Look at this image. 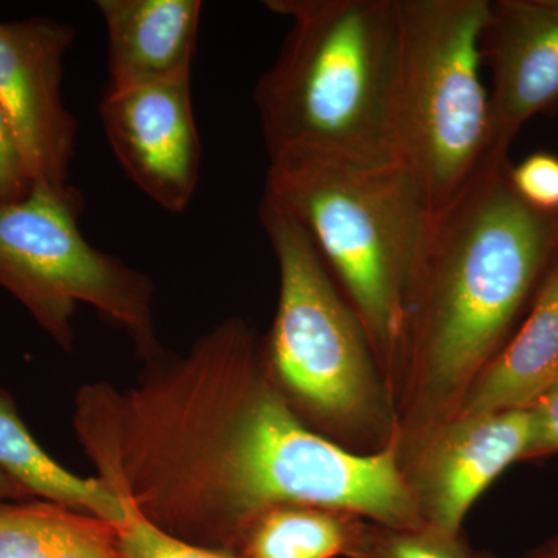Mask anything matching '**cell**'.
<instances>
[{
  "instance_id": "1",
  "label": "cell",
  "mask_w": 558,
  "mask_h": 558,
  "mask_svg": "<svg viewBox=\"0 0 558 558\" xmlns=\"http://www.w3.org/2000/svg\"><path fill=\"white\" fill-rule=\"evenodd\" d=\"M73 427L121 501L171 537L231 557L260 513L310 505L389 527L424 526L398 439L359 454L301 421L244 318L220 322L186 354L145 362L134 387L84 385Z\"/></svg>"
},
{
  "instance_id": "2",
  "label": "cell",
  "mask_w": 558,
  "mask_h": 558,
  "mask_svg": "<svg viewBox=\"0 0 558 558\" xmlns=\"http://www.w3.org/2000/svg\"><path fill=\"white\" fill-rule=\"evenodd\" d=\"M509 168L492 159L433 215L391 392L399 454L458 416L557 252V216L521 199Z\"/></svg>"
},
{
  "instance_id": "3",
  "label": "cell",
  "mask_w": 558,
  "mask_h": 558,
  "mask_svg": "<svg viewBox=\"0 0 558 558\" xmlns=\"http://www.w3.org/2000/svg\"><path fill=\"white\" fill-rule=\"evenodd\" d=\"M264 5L290 22L277 61L253 94L269 159L400 163L398 0Z\"/></svg>"
},
{
  "instance_id": "4",
  "label": "cell",
  "mask_w": 558,
  "mask_h": 558,
  "mask_svg": "<svg viewBox=\"0 0 558 558\" xmlns=\"http://www.w3.org/2000/svg\"><path fill=\"white\" fill-rule=\"evenodd\" d=\"M264 194L314 241L365 329L391 398L407 299L435 215L424 190L402 163L279 157L270 160Z\"/></svg>"
},
{
  "instance_id": "5",
  "label": "cell",
  "mask_w": 558,
  "mask_h": 558,
  "mask_svg": "<svg viewBox=\"0 0 558 558\" xmlns=\"http://www.w3.org/2000/svg\"><path fill=\"white\" fill-rule=\"evenodd\" d=\"M259 220L278 260V306L264 362L301 421L341 449L373 454L398 439L387 385L362 323L299 219L264 194Z\"/></svg>"
},
{
  "instance_id": "6",
  "label": "cell",
  "mask_w": 558,
  "mask_h": 558,
  "mask_svg": "<svg viewBox=\"0 0 558 558\" xmlns=\"http://www.w3.org/2000/svg\"><path fill=\"white\" fill-rule=\"evenodd\" d=\"M488 9L490 0H398L399 159L433 213L497 159L480 75Z\"/></svg>"
},
{
  "instance_id": "7",
  "label": "cell",
  "mask_w": 558,
  "mask_h": 558,
  "mask_svg": "<svg viewBox=\"0 0 558 558\" xmlns=\"http://www.w3.org/2000/svg\"><path fill=\"white\" fill-rule=\"evenodd\" d=\"M84 205L73 186L44 183L0 205V288L64 351L75 347L73 317L87 304L131 337L138 357H159L153 281L87 242L80 230Z\"/></svg>"
},
{
  "instance_id": "8",
  "label": "cell",
  "mask_w": 558,
  "mask_h": 558,
  "mask_svg": "<svg viewBox=\"0 0 558 558\" xmlns=\"http://www.w3.org/2000/svg\"><path fill=\"white\" fill-rule=\"evenodd\" d=\"M75 31L50 17L0 21V108L33 183L68 189L78 123L62 98Z\"/></svg>"
},
{
  "instance_id": "9",
  "label": "cell",
  "mask_w": 558,
  "mask_h": 558,
  "mask_svg": "<svg viewBox=\"0 0 558 558\" xmlns=\"http://www.w3.org/2000/svg\"><path fill=\"white\" fill-rule=\"evenodd\" d=\"M531 439V410H512L451 418L403 451L400 470L422 521L461 535L476 499L526 459Z\"/></svg>"
},
{
  "instance_id": "10",
  "label": "cell",
  "mask_w": 558,
  "mask_h": 558,
  "mask_svg": "<svg viewBox=\"0 0 558 558\" xmlns=\"http://www.w3.org/2000/svg\"><path fill=\"white\" fill-rule=\"evenodd\" d=\"M100 117L109 146L132 182L167 211H185L199 186L202 161L191 76L105 90Z\"/></svg>"
},
{
  "instance_id": "11",
  "label": "cell",
  "mask_w": 558,
  "mask_h": 558,
  "mask_svg": "<svg viewBox=\"0 0 558 558\" xmlns=\"http://www.w3.org/2000/svg\"><path fill=\"white\" fill-rule=\"evenodd\" d=\"M481 57L492 72L494 157L523 124L558 112V0H490Z\"/></svg>"
},
{
  "instance_id": "12",
  "label": "cell",
  "mask_w": 558,
  "mask_h": 558,
  "mask_svg": "<svg viewBox=\"0 0 558 558\" xmlns=\"http://www.w3.org/2000/svg\"><path fill=\"white\" fill-rule=\"evenodd\" d=\"M108 33L106 92L191 76L201 0H98Z\"/></svg>"
},
{
  "instance_id": "13",
  "label": "cell",
  "mask_w": 558,
  "mask_h": 558,
  "mask_svg": "<svg viewBox=\"0 0 558 558\" xmlns=\"http://www.w3.org/2000/svg\"><path fill=\"white\" fill-rule=\"evenodd\" d=\"M557 384L558 259L543 278L526 322L481 371L458 416L527 410Z\"/></svg>"
},
{
  "instance_id": "14",
  "label": "cell",
  "mask_w": 558,
  "mask_h": 558,
  "mask_svg": "<svg viewBox=\"0 0 558 558\" xmlns=\"http://www.w3.org/2000/svg\"><path fill=\"white\" fill-rule=\"evenodd\" d=\"M0 470L28 495L90 513L113 524L124 521V506L100 478H81L58 464L33 438L16 402L0 388Z\"/></svg>"
},
{
  "instance_id": "15",
  "label": "cell",
  "mask_w": 558,
  "mask_h": 558,
  "mask_svg": "<svg viewBox=\"0 0 558 558\" xmlns=\"http://www.w3.org/2000/svg\"><path fill=\"white\" fill-rule=\"evenodd\" d=\"M373 521L344 510L282 505L253 520L233 558H359Z\"/></svg>"
},
{
  "instance_id": "16",
  "label": "cell",
  "mask_w": 558,
  "mask_h": 558,
  "mask_svg": "<svg viewBox=\"0 0 558 558\" xmlns=\"http://www.w3.org/2000/svg\"><path fill=\"white\" fill-rule=\"evenodd\" d=\"M60 508L43 499L0 501V558H53Z\"/></svg>"
},
{
  "instance_id": "17",
  "label": "cell",
  "mask_w": 558,
  "mask_h": 558,
  "mask_svg": "<svg viewBox=\"0 0 558 558\" xmlns=\"http://www.w3.org/2000/svg\"><path fill=\"white\" fill-rule=\"evenodd\" d=\"M359 558H476L461 535L432 526L389 527L371 523Z\"/></svg>"
},
{
  "instance_id": "18",
  "label": "cell",
  "mask_w": 558,
  "mask_h": 558,
  "mask_svg": "<svg viewBox=\"0 0 558 558\" xmlns=\"http://www.w3.org/2000/svg\"><path fill=\"white\" fill-rule=\"evenodd\" d=\"M53 558H126L119 529L110 521L61 506Z\"/></svg>"
},
{
  "instance_id": "19",
  "label": "cell",
  "mask_w": 558,
  "mask_h": 558,
  "mask_svg": "<svg viewBox=\"0 0 558 558\" xmlns=\"http://www.w3.org/2000/svg\"><path fill=\"white\" fill-rule=\"evenodd\" d=\"M123 506L126 515L116 526L126 558H233L171 537L143 519L132 506L126 502Z\"/></svg>"
},
{
  "instance_id": "20",
  "label": "cell",
  "mask_w": 558,
  "mask_h": 558,
  "mask_svg": "<svg viewBox=\"0 0 558 558\" xmlns=\"http://www.w3.org/2000/svg\"><path fill=\"white\" fill-rule=\"evenodd\" d=\"M513 190L531 207L542 211L558 208V157L548 153H535L509 168Z\"/></svg>"
},
{
  "instance_id": "21",
  "label": "cell",
  "mask_w": 558,
  "mask_h": 558,
  "mask_svg": "<svg viewBox=\"0 0 558 558\" xmlns=\"http://www.w3.org/2000/svg\"><path fill=\"white\" fill-rule=\"evenodd\" d=\"M33 182L5 112L0 108V205L24 199Z\"/></svg>"
},
{
  "instance_id": "22",
  "label": "cell",
  "mask_w": 558,
  "mask_h": 558,
  "mask_svg": "<svg viewBox=\"0 0 558 558\" xmlns=\"http://www.w3.org/2000/svg\"><path fill=\"white\" fill-rule=\"evenodd\" d=\"M529 410L532 439L524 461L558 454V384Z\"/></svg>"
},
{
  "instance_id": "23",
  "label": "cell",
  "mask_w": 558,
  "mask_h": 558,
  "mask_svg": "<svg viewBox=\"0 0 558 558\" xmlns=\"http://www.w3.org/2000/svg\"><path fill=\"white\" fill-rule=\"evenodd\" d=\"M28 495L0 470V501H22Z\"/></svg>"
},
{
  "instance_id": "24",
  "label": "cell",
  "mask_w": 558,
  "mask_h": 558,
  "mask_svg": "<svg viewBox=\"0 0 558 558\" xmlns=\"http://www.w3.org/2000/svg\"><path fill=\"white\" fill-rule=\"evenodd\" d=\"M524 558H558V531L529 550Z\"/></svg>"
},
{
  "instance_id": "25",
  "label": "cell",
  "mask_w": 558,
  "mask_h": 558,
  "mask_svg": "<svg viewBox=\"0 0 558 558\" xmlns=\"http://www.w3.org/2000/svg\"><path fill=\"white\" fill-rule=\"evenodd\" d=\"M476 558H499V557L495 556V554L488 553V550H480V553H476Z\"/></svg>"
}]
</instances>
